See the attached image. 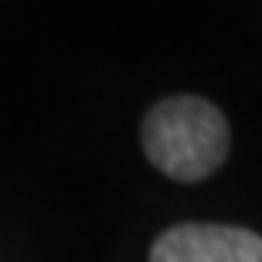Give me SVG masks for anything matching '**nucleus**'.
<instances>
[{
  "label": "nucleus",
  "instance_id": "obj_1",
  "mask_svg": "<svg viewBox=\"0 0 262 262\" xmlns=\"http://www.w3.org/2000/svg\"><path fill=\"white\" fill-rule=\"evenodd\" d=\"M146 160L170 181L198 184L225 164L232 150V126L204 96H167L146 109L140 126Z\"/></svg>",
  "mask_w": 262,
  "mask_h": 262
},
{
  "label": "nucleus",
  "instance_id": "obj_2",
  "mask_svg": "<svg viewBox=\"0 0 262 262\" xmlns=\"http://www.w3.org/2000/svg\"><path fill=\"white\" fill-rule=\"evenodd\" d=\"M150 262H262V235L242 225L181 222L157 235Z\"/></svg>",
  "mask_w": 262,
  "mask_h": 262
}]
</instances>
